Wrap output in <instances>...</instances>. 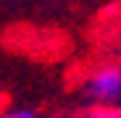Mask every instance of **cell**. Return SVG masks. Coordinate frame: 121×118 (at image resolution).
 <instances>
[{"label":"cell","instance_id":"1","mask_svg":"<svg viewBox=\"0 0 121 118\" xmlns=\"http://www.w3.org/2000/svg\"><path fill=\"white\" fill-rule=\"evenodd\" d=\"M90 105H118L121 102V66L95 68L79 87Z\"/></svg>","mask_w":121,"mask_h":118},{"label":"cell","instance_id":"3","mask_svg":"<svg viewBox=\"0 0 121 118\" xmlns=\"http://www.w3.org/2000/svg\"><path fill=\"white\" fill-rule=\"evenodd\" d=\"M0 118H37V113L29 108H5L0 110Z\"/></svg>","mask_w":121,"mask_h":118},{"label":"cell","instance_id":"4","mask_svg":"<svg viewBox=\"0 0 121 118\" xmlns=\"http://www.w3.org/2000/svg\"><path fill=\"white\" fill-rule=\"evenodd\" d=\"M50 118H60V115H50Z\"/></svg>","mask_w":121,"mask_h":118},{"label":"cell","instance_id":"2","mask_svg":"<svg viewBox=\"0 0 121 118\" xmlns=\"http://www.w3.org/2000/svg\"><path fill=\"white\" fill-rule=\"evenodd\" d=\"M74 118H121V105H87Z\"/></svg>","mask_w":121,"mask_h":118}]
</instances>
